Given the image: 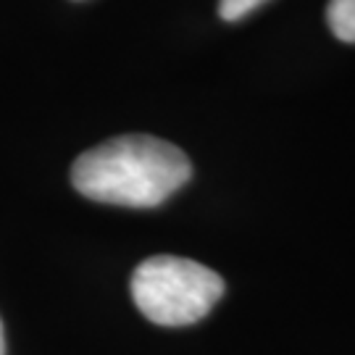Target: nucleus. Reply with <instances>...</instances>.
Listing matches in <instances>:
<instances>
[{"label":"nucleus","mask_w":355,"mask_h":355,"mask_svg":"<svg viewBox=\"0 0 355 355\" xmlns=\"http://www.w3.org/2000/svg\"><path fill=\"white\" fill-rule=\"evenodd\" d=\"M192 177V164L177 145L150 135L114 137L82 153L71 166V184L95 203L155 208Z\"/></svg>","instance_id":"nucleus-1"},{"label":"nucleus","mask_w":355,"mask_h":355,"mask_svg":"<svg viewBox=\"0 0 355 355\" xmlns=\"http://www.w3.org/2000/svg\"><path fill=\"white\" fill-rule=\"evenodd\" d=\"M224 295V279L190 258L153 255L132 274V300L158 327H190L211 313Z\"/></svg>","instance_id":"nucleus-2"},{"label":"nucleus","mask_w":355,"mask_h":355,"mask_svg":"<svg viewBox=\"0 0 355 355\" xmlns=\"http://www.w3.org/2000/svg\"><path fill=\"white\" fill-rule=\"evenodd\" d=\"M327 21L337 40L355 42V0H329Z\"/></svg>","instance_id":"nucleus-3"},{"label":"nucleus","mask_w":355,"mask_h":355,"mask_svg":"<svg viewBox=\"0 0 355 355\" xmlns=\"http://www.w3.org/2000/svg\"><path fill=\"white\" fill-rule=\"evenodd\" d=\"M268 0H218V16L224 21H240Z\"/></svg>","instance_id":"nucleus-4"},{"label":"nucleus","mask_w":355,"mask_h":355,"mask_svg":"<svg viewBox=\"0 0 355 355\" xmlns=\"http://www.w3.org/2000/svg\"><path fill=\"white\" fill-rule=\"evenodd\" d=\"M0 355H6V334H3V321H0Z\"/></svg>","instance_id":"nucleus-5"}]
</instances>
